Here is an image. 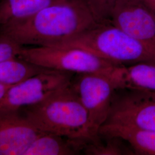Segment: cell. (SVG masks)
<instances>
[{
  "mask_svg": "<svg viewBox=\"0 0 155 155\" xmlns=\"http://www.w3.org/2000/svg\"><path fill=\"white\" fill-rule=\"evenodd\" d=\"M104 124L155 130V93L116 90Z\"/></svg>",
  "mask_w": 155,
  "mask_h": 155,
  "instance_id": "52a82bcc",
  "label": "cell"
},
{
  "mask_svg": "<svg viewBox=\"0 0 155 155\" xmlns=\"http://www.w3.org/2000/svg\"><path fill=\"white\" fill-rule=\"evenodd\" d=\"M48 69L74 74L94 73L109 76L121 66L85 50L54 46H22L17 56Z\"/></svg>",
  "mask_w": 155,
  "mask_h": 155,
  "instance_id": "277c9868",
  "label": "cell"
},
{
  "mask_svg": "<svg viewBox=\"0 0 155 155\" xmlns=\"http://www.w3.org/2000/svg\"><path fill=\"white\" fill-rule=\"evenodd\" d=\"M147 7L155 16V0H136Z\"/></svg>",
  "mask_w": 155,
  "mask_h": 155,
  "instance_id": "ac0fdd59",
  "label": "cell"
},
{
  "mask_svg": "<svg viewBox=\"0 0 155 155\" xmlns=\"http://www.w3.org/2000/svg\"><path fill=\"white\" fill-rule=\"evenodd\" d=\"M50 69L15 56L0 61V83L13 86Z\"/></svg>",
  "mask_w": 155,
  "mask_h": 155,
  "instance_id": "5bb4252c",
  "label": "cell"
},
{
  "mask_svg": "<svg viewBox=\"0 0 155 155\" xmlns=\"http://www.w3.org/2000/svg\"><path fill=\"white\" fill-rule=\"evenodd\" d=\"M74 75L49 70L14 85L0 100V111H19L36 105L70 85Z\"/></svg>",
  "mask_w": 155,
  "mask_h": 155,
  "instance_id": "8992f818",
  "label": "cell"
},
{
  "mask_svg": "<svg viewBox=\"0 0 155 155\" xmlns=\"http://www.w3.org/2000/svg\"><path fill=\"white\" fill-rule=\"evenodd\" d=\"M22 47L9 39L0 36V61L17 56Z\"/></svg>",
  "mask_w": 155,
  "mask_h": 155,
  "instance_id": "e0dca14e",
  "label": "cell"
},
{
  "mask_svg": "<svg viewBox=\"0 0 155 155\" xmlns=\"http://www.w3.org/2000/svg\"><path fill=\"white\" fill-rule=\"evenodd\" d=\"M99 135L121 137L129 144L135 155H155V130L104 124Z\"/></svg>",
  "mask_w": 155,
  "mask_h": 155,
  "instance_id": "7c38bea8",
  "label": "cell"
},
{
  "mask_svg": "<svg viewBox=\"0 0 155 155\" xmlns=\"http://www.w3.org/2000/svg\"><path fill=\"white\" fill-rule=\"evenodd\" d=\"M110 22L155 51V16L136 0H117Z\"/></svg>",
  "mask_w": 155,
  "mask_h": 155,
  "instance_id": "ba28073f",
  "label": "cell"
},
{
  "mask_svg": "<svg viewBox=\"0 0 155 155\" xmlns=\"http://www.w3.org/2000/svg\"><path fill=\"white\" fill-rule=\"evenodd\" d=\"M42 133L20 111H0V155H24Z\"/></svg>",
  "mask_w": 155,
  "mask_h": 155,
  "instance_id": "9c48e42d",
  "label": "cell"
},
{
  "mask_svg": "<svg viewBox=\"0 0 155 155\" xmlns=\"http://www.w3.org/2000/svg\"><path fill=\"white\" fill-rule=\"evenodd\" d=\"M98 23L110 22L111 13L117 0H84Z\"/></svg>",
  "mask_w": 155,
  "mask_h": 155,
  "instance_id": "2e32d148",
  "label": "cell"
},
{
  "mask_svg": "<svg viewBox=\"0 0 155 155\" xmlns=\"http://www.w3.org/2000/svg\"><path fill=\"white\" fill-rule=\"evenodd\" d=\"M83 153L89 155H135L129 144L121 137L104 135L88 142Z\"/></svg>",
  "mask_w": 155,
  "mask_h": 155,
  "instance_id": "9a60e30c",
  "label": "cell"
},
{
  "mask_svg": "<svg viewBox=\"0 0 155 155\" xmlns=\"http://www.w3.org/2000/svg\"><path fill=\"white\" fill-rule=\"evenodd\" d=\"M64 0H0V29L26 20Z\"/></svg>",
  "mask_w": 155,
  "mask_h": 155,
  "instance_id": "4fadbf2b",
  "label": "cell"
},
{
  "mask_svg": "<svg viewBox=\"0 0 155 155\" xmlns=\"http://www.w3.org/2000/svg\"><path fill=\"white\" fill-rule=\"evenodd\" d=\"M71 86L87 111L90 134L95 140L108 118L116 89L109 76L94 73L75 74Z\"/></svg>",
  "mask_w": 155,
  "mask_h": 155,
  "instance_id": "5b68a950",
  "label": "cell"
},
{
  "mask_svg": "<svg viewBox=\"0 0 155 155\" xmlns=\"http://www.w3.org/2000/svg\"><path fill=\"white\" fill-rule=\"evenodd\" d=\"M11 87V86H8V85L0 83V100L3 98V97L5 95L7 91Z\"/></svg>",
  "mask_w": 155,
  "mask_h": 155,
  "instance_id": "d6986e66",
  "label": "cell"
},
{
  "mask_svg": "<svg viewBox=\"0 0 155 155\" xmlns=\"http://www.w3.org/2000/svg\"><path fill=\"white\" fill-rule=\"evenodd\" d=\"M54 47L76 48L118 65L155 63V51L110 22L98 23Z\"/></svg>",
  "mask_w": 155,
  "mask_h": 155,
  "instance_id": "3957f363",
  "label": "cell"
},
{
  "mask_svg": "<svg viewBox=\"0 0 155 155\" xmlns=\"http://www.w3.org/2000/svg\"><path fill=\"white\" fill-rule=\"evenodd\" d=\"M97 24L84 0H64L0 29V36L21 46H55Z\"/></svg>",
  "mask_w": 155,
  "mask_h": 155,
  "instance_id": "6da1fadb",
  "label": "cell"
},
{
  "mask_svg": "<svg viewBox=\"0 0 155 155\" xmlns=\"http://www.w3.org/2000/svg\"><path fill=\"white\" fill-rule=\"evenodd\" d=\"M20 111L40 131L91 141L87 111L71 83L43 101Z\"/></svg>",
  "mask_w": 155,
  "mask_h": 155,
  "instance_id": "7a4b0ae2",
  "label": "cell"
},
{
  "mask_svg": "<svg viewBox=\"0 0 155 155\" xmlns=\"http://www.w3.org/2000/svg\"><path fill=\"white\" fill-rule=\"evenodd\" d=\"M87 141L43 132L33 140L24 155H73L83 152Z\"/></svg>",
  "mask_w": 155,
  "mask_h": 155,
  "instance_id": "8fae6325",
  "label": "cell"
},
{
  "mask_svg": "<svg viewBox=\"0 0 155 155\" xmlns=\"http://www.w3.org/2000/svg\"><path fill=\"white\" fill-rule=\"evenodd\" d=\"M109 77L116 90L155 93V63L117 66Z\"/></svg>",
  "mask_w": 155,
  "mask_h": 155,
  "instance_id": "30bf717a",
  "label": "cell"
}]
</instances>
